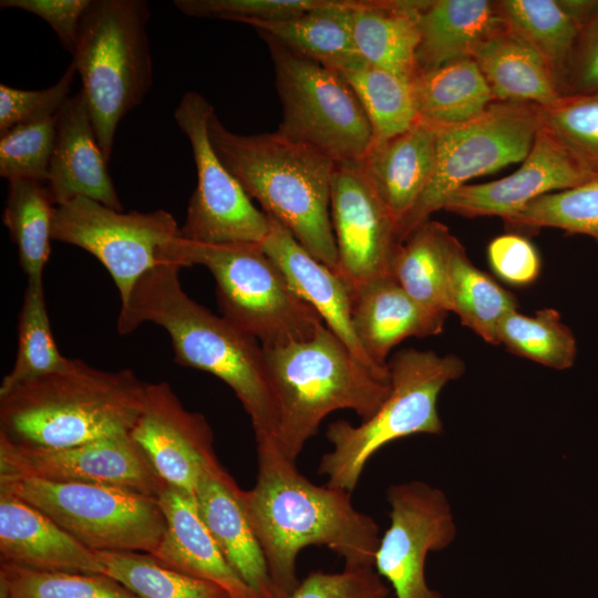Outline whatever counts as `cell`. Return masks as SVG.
Returning a JSON list of instances; mask_svg holds the SVG:
<instances>
[{"mask_svg":"<svg viewBox=\"0 0 598 598\" xmlns=\"http://www.w3.org/2000/svg\"><path fill=\"white\" fill-rule=\"evenodd\" d=\"M330 217L338 251L337 272L353 288L392 277L401 244L398 224L360 164H336Z\"/></svg>","mask_w":598,"mask_h":598,"instance_id":"16","label":"cell"},{"mask_svg":"<svg viewBox=\"0 0 598 598\" xmlns=\"http://www.w3.org/2000/svg\"><path fill=\"white\" fill-rule=\"evenodd\" d=\"M264 355L277 413L272 440L293 463L331 412L352 410L365 421L391 390L390 379L360 362L326 324L307 340L264 348Z\"/></svg>","mask_w":598,"mask_h":598,"instance_id":"5","label":"cell"},{"mask_svg":"<svg viewBox=\"0 0 598 598\" xmlns=\"http://www.w3.org/2000/svg\"><path fill=\"white\" fill-rule=\"evenodd\" d=\"M166 532L152 556L186 575L212 581L231 598H260L225 559L202 519L195 497L166 485L158 495Z\"/></svg>","mask_w":598,"mask_h":598,"instance_id":"23","label":"cell"},{"mask_svg":"<svg viewBox=\"0 0 598 598\" xmlns=\"http://www.w3.org/2000/svg\"><path fill=\"white\" fill-rule=\"evenodd\" d=\"M563 9L582 29L598 17V0H558Z\"/></svg>","mask_w":598,"mask_h":598,"instance_id":"49","label":"cell"},{"mask_svg":"<svg viewBox=\"0 0 598 598\" xmlns=\"http://www.w3.org/2000/svg\"><path fill=\"white\" fill-rule=\"evenodd\" d=\"M275 69L282 120L277 133L336 164H360L374 136L370 121L347 80L336 70L260 34Z\"/></svg>","mask_w":598,"mask_h":598,"instance_id":"9","label":"cell"},{"mask_svg":"<svg viewBox=\"0 0 598 598\" xmlns=\"http://www.w3.org/2000/svg\"><path fill=\"white\" fill-rule=\"evenodd\" d=\"M456 238L439 221L426 220L400 244L391 276L424 308L446 318L450 262Z\"/></svg>","mask_w":598,"mask_h":598,"instance_id":"29","label":"cell"},{"mask_svg":"<svg viewBox=\"0 0 598 598\" xmlns=\"http://www.w3.org/2000/svg\"><path fill=\"white\" fill-rule=\"evenodd\" d=\"M55 207L45 183L33 179L9 182L3 224L18 247L28 282H43L44 266L51 254Z\"/></svg>","mask_w":598,"mask_h":598,"instance_id":"34","label":"cell"},{"mask_svg":"<svg viewBox=\"0 0 598 598\" xmlns=\"http://www.w3.org/2000/svg\"><path fill=\"white\" fill-rule=\"evenodd\" d=\"M146 383L131 369L104 371L73 359L63 371L21 382L0 395V434L62 448L131 433Z\"/></svg>","mask_w":598,"mask_h":598,"instance_id":"3","label":"cell"},{"mask_svg":"<svg viewBox=\"0 0 598 598\" xmlns=\"http://www.w3.org/2000/svg\"><path fill=\"white\" fill-rule=\"evenodd\" d=\"M423 0H355L352 35L368 63L414 81L419 74L417 18Z\"/></svg>","mask_w":598,"mask_h":598,"instance_id":"27","label":"cell"},{"mask_svg":"<svg viewBox=\"0 0 598 598\" xmlns=\"http://www.w3.org/2000/svg\"><path fill=\"white\" fill-rule=\"evenodd\" d=\"M240 487L226 470L203 475L195 495L198 512L230 567L260 598H282L239 501Z\"/></svg>","mask_w":598,"mask_h":598,"instance_id":"24","label":"cell"},{"mask_svg":"<svg viewBox=\"0 0 598 598\" xmlns=\"http://www.w3.org/2000/svg\"><path fill=\"white\" fill-rule=\"evenodd\" d=\"M72 362L60 353L54 341L43 282H28L19 317L17 357L2 379L0 395L27 380L66 370Z\"/></svg>","mask_w":598,"mask_h":598,"instance_id":"37","label":"cell"},{"mask_svg":"<svg viewBox=\"0 0 598 598\" xmlns=\"http://www.w3.org/2000/svg\"><path fill=\"white\" fill-rule=\"evenodd\" d=\"M131 436L168 485L193 497L204 474L225 470L208 422L186 410L167 382L146 383L143 411Z\"/></svg>","mask_w":598,"mask_h":598,"instance_id":"17","label":"cell"},{"mask_svg":"<svg viewBox=\"0 0 598 598\" xmlns=\"http://www.w3.org/2000/svg\"><path fill=\"white\" fill-rule=\"evenodd\" d=\"M560 89L563 95L598 91V17L580 30Z\"/></svg>","mask_w":598,"mask_h":598,"instance_id":"48","label":"cell"},{"mask_svg":"<svg viewBox=\"0 0 598 598\" xmlns=\"http://www.w3.org/2000/svg\"><path fill=\"white\" fill-rule=\"evenodd\" d=\"M498 341L514 354L555 370L569 369L577 355L573 331L553 308L533 316L509 312L499 324Z\"/></svg>","mask_w":598,"mask_h":598,"instance_id":"38","label":"cell"},{"mask_svg":"<svg viewBox=\"0 0 598 598\" xmlns=\"http://www.w3.org/2000/svg\"><path fill=\"white\" fill-rule=\"evenodd\" d=\"M76 70L71 63L59 81L43 90H20L0 84V135L10 128L55 116L65 101Z\"/></svg>","mask_w":598,"mask_h":598,"instance_id":"44","label":"cell"},{"mask_svg":"<svg viewBox=\"0 0 598 598\" xmlns=\"http://www.w3.org/2000/svg\"><path fill=\"white\" fill-rule=\"evenodd\" d=\"M0 478L100 483L154 497L168 485L131 433L62 448L20 444L0 434Z\"/></svg>","mask_w":598,"mask_h":598,"instance_id":"15","label":"cell"},{"mask_svg":"<svg viewBox=\"0 0 598 598\" xmlns=\"http://www.w3.org/2000/svg\"><path fill=\"white\" fill-rule=\"evenodd\" d=\"M327 0H175L185 16L235 22L274 21L298 17Z\"/></svg>","mask_w":598,"mask_h":598,"instance_id":"43","label":"cell"},{"mask_svg":"<svg viewBox=\"0 0 598 598\" xmlns=\"http://www.w3.org/2000/svg\"><path fill=\"white\" fill-rule=\"evenodd\" d=\"M487 259L493 271L511 285H529L540 274L537 249L520 235L504 234L495 237L488 244Z\"/></svg>","mask_w":598,"mask_h":598,"instance_id":"46","label":"cell"},{"mask_svg":"<svg viewBox=\"0 0 598 598\" xmlns=\"http://www.w3.org/2000/svg\"><path fill=\"white\" fill-rule=\"evenodd\" d=\"M495 4L506 29L544 59L560 89L580 27L558 0H498Z\"/></svg>","mask_w":598,"mask_h":598,"instance_id":"35","label":"cell"},{"mask_svg":"<svg viewBox=\"0 0 598 598\" xmlns=\"http://www.w3.org/2000/svg\"><path fill=\"white\" fill-rule=\"evenodd\" d=\"M471 58L483 73L495 101L554 105L563 96L544 59L506 27L473 50Z\"/></svg>","mask_w":598,"mask_h":598,"instance_id":"28","label":"cell"},{"mask_svg":"<svg viewBox=\"0 0 598 598\" xmlns=\"http://www.w3.org/2000/svg\"><path fill=\"white\" fill-rule=\"evenodd\" d=\"M161 262L206 267L221 316L264 348L307 340L324 324L261 245L199 244L179 235L162 249Z\"/></svg>","mask_w":598,"mask_h":598,"instance_id":"6","label":"cell"},{"mask_svg":"<svg viewBox=\"0 0 598 598\" xmlns=\"http://www.w3.org/2000/svg\"><path fill=\"white\" fill-rule=\"evenodd\" d=\"M0 492L41 511L94 551L154 554L166 532L158 498L100 483L0 478Z\"/></svg>","mask_w":598,"mask_h":598,"instance_id":"10","label":"cell"},{"mask_svg":"<svg viewBox=\"0 0 598 598\" xmlns=\"http://www.w3.org/2000/svg\"><path fill=\"white\" fill-rule=\"evenodd\" d=\"M540 124L591 176H598V91L540 107Z\"/></svg>","mask_w":598,"mask_h":598,"instance_id":"41","label":"cell"},{"mask_svg":"<svg viewBox=\"0 0 598 598\" xmlns=\"http://www.w3.org/2000/svg\"><path fill=\"white\" fill-rule=\"evenodd\" d=\"M385 580L374 567H344L339 573L316 570L302 579L288 598H386Z\"/></svg>","mask_w":598,"mask_h":598,"instance_id":"45","label":"cell"},{"mask_svg":"<svg viewBox=\"0 0 598 598\" xmlns=\"http://www.w3.org/2000/svg\"><path fill=\"white\" fill-rule=\"evenodd\" d=\"M436 128L419 118L409 130L373 142L361 163L368 181L400 228L425 190L434 168Z\"/></svg>","mask_w":598,"mask_h":598,"instance_id":"25","label":"cell"},{"mask_svg":"<svg viewBox=\"0 0 598 598\" xmlns=\"http://www.w3.org/2000/svg\"><path fill=\"white\" fill-rule=\"evenodd\" d=\"M269 217L264 251L281 269L292 289L320 316L329 328L363 364L382 378L390 370L378 368L357 339L352 324V298L348 283L316 259L280 223Z\"/></svg>","mask_w":598,"mask_h":598,"instance_id":"20","label":"cell"},{"mask_svg":"<svg viewBox=\"0 0 598 598\" xmlns=\"http://www.w3.org/2000/svg\"><path fill=\"white\" fill-rule=\"evenodd\" d=\"M0 563L44 571L103 574L96 551L24 501L0 492Z\"/></svg>","mask_w":598,"mask_h":598,"instance_id":"21","label":"cell"},{"mask_svg":"<svg viewBox=\"0 0 598 598\" xmlns=\"http://www.w3.org/2000/svg\"><path fill=\"white\" fill-rule=\"evenodd\" d=\"M207 131L216 154L247 195L316 259L337 272L338 251L330 217L336 163L277 132L234 133L215 112Z\"/></svg>","mask_w":598,"mask_h":598,"instance_id":"4","label":"cell"},{"mask_svg":"<svg viewBox=\"0 0 598 598\" xmlns=\"http://www.w3.org/2000/svg\"><path fill=\"white\" fill-rule=\"evenodd\" d=\"M100 147L84 93L70 96L56 114L48 189L55 206L76 197L123 210Z\"/></svg>","mask_w":598,"mask_h":598,"instance_id":"19","label":"cell"},{"mask_svg":"<svg viewBox=\"0 0 598 598\" xmlns=\"http://www.w3.org/2000/svg\"><path fill=\"white\" fill-rule=\"evenodd\" d=\"M413 89L419 118L435 126L470 122L495 102L483 73L470 56L420 72Z\"/></svg>","mask_w":598,"mask_h":598,"instance_id":"31","label":"cell"},{"mask_svg":"<svg viewBox=\"0 0 598 598\" xmlns=\"http://www.w3.org/2000/svg\"><path fill=\"white\" fill-rule=\"evenodd\" d=\"M104 575L140 598H231L220 586L169 568L151 554L96 551Z\"/></svg>","mask_w":598,"mask_h":598,"instance_id":"36","label":"cell"},{"mask_svg":"<svg viewBox=\"0 0 598 598\" xmlns=\"http://www.w3.org/2000/svg\"><path fill=\"white\" fill-rule=\"evenodd\" d=\"M540 126V106L498 101L470 122L435 126L432 176L399 228L401 243L433 213L443 209L446 200L471 179L523 162Z\"/></svg>","mask_w":598,"mask_h":598,"instance_id":"11","label":"cell"},{"mask_svg":"<svg viewBox=\"0 0 598 598\" xmlns=\"http://www.w3.org/2000/svg\"><path fill=\"white\" fill-rule=\"evenodd\" d=\"M145 0H91L72 53L92 124L105 159H111L121 121L153 85Z\"/></svg>","mask_w":598,"mask_h":598,"instance_id":"7","label":"cell"},{"mask_svg":"<svg viewBox=\"0 0 598 598\" xmlns=\"http://www.w3.org/2000/svg\"><path fill=\"white\" fill-rule=\"evenodd\" d=\"M56 115L14 126L0 135V176L48 182Z\"/></svg>","mask_w":598,"mask_h":598,"instance_id":"42","label":"cell"},{"mask_svg":"<svg viewBox=\"0 0 598 598\" xmlns=\"http://www.w3.org/2000/svg\"><path fill=\"white\" fill-rule=\"evenodd\" d=\"M214 112L195 91L186 92L174 111L178 127L189 141L197 174L179 235L199 244L261 245L269 233V217L252 204L216 154L207 131Z\"/></svg>","mask_w":598,"mask_h":598,"instance_id":"13","label":"cell"},{"mask_svg":"<svg viewBox=\"0 0 598 598\" xmlns=\"http://www.w3.org/2000/svg\"><path fill=\"white\" fill-rule=\"evenodd\" d=\"M0 598H140L103 574L44 571L0 563Z\"/></svg>","mask_w":598,"mask_h":598,"instance_id":"39","label":"cell"},{"mask_svg":"<svg viewBox=\"0 0 598 598\" xmlns=\"http://www.w3.org/2000/svg\"><path fill=\"white\" fill-rule=\"evenodd\" d=\"M256 444V483L250 489L240 488L238 497L282 598L300 582L297 558L308 546L330 549L348 568L373 567L379 526L353 506L351 493L309 481L272 437Z\"/></svg>","mask_w":598,"mask_h":598,"instance_id":"1","label":"cell"},{"mask_svg":"<svg viewBox=\"0 0 598 598\" xmlns=\"http://www.w3.org/2000/svg\"><path fill=\"white\" fill-rule=\"evenodd\" d=\"M354 2L327 0L323 6L291 19L248 21L246 24L298 54L338 70L360 56L352 35Z\"/></svg>","mask_w":598,"mask_h":598,"instance_id":"30","label":"cell"},{"mask_svg":"<svg viewBox=\"0 0 598 598\" xmlns=\"http://www.w3.org/2000/svg\"><path fill=\"white\" fill-rule=\"evenodd\" d=\"M91 0H1L4 9H20L44 20L56 34L61 45L74 51L80 23Z\"/></svg>","mask_w":598,"mask_h":598,"instance_id":"47","label":"cell"},{"mask_svg":"<svg viewBox=\"0 0 598 598\" xmlns=\"http://www.w3.org/2000/svg\"><path fill=\"white\" fill-rule=\"evenodd\" d=\"M181 228L164 209L123 213L86 197L55 207L52 239L93 255L111 275L127 306L141 277L161 262L162 249Z\"/></svg>","mask_w":598,"mask_h":598,"instance_id":"12","label":"cell"},{"mask_svg":"<svg viewBox=\"0 0 598 598\" xmlns=\"http://www.w3.org/2000/svg\"><path fill=\"white\" fill-rule=\"evenodd\" d=\"M448 299L462 324L491 344H499V324L517 309L515 297L478 269L457 239L450 262Z\"/></svg>","mask_w":598,"mask_h":598,"instance_id":"33","label":"cell"},{"mask_svg":"<svg viewBox=\"0 0 598 598\" xmlns=\"http://www.w3.org/2000/svg\"><path fill=\"white\" fill-rule=\"evenodd\" d=\"M391 390L379 410L359 425L346 420L329 424L331 450L322 455L318 473L327 484L352 493L369 460L383 446L414 434H441L437 400L443 388L465 371L455 354L405 349L389 361Z\"/></svg>","mask_w":598,"mask_h":598,"instance_id":"8","label":"cell"},{"mask_svg":"<svg viewBox=\"0 0 598 598\" xmlns=\"http://www.w3.org/2000/svg\"><path fill=\"white\" fill-rule=\"evenodd\" d=\"M179 269L159 264L140 278L127 306L120 309L118 333L130 334L144 322L165 329L174 361L224 381L247 412L256 443L274 437L277 413L262 346L193 300L182 287Z\"/></svg>","mask_w":598,"mask_h":598,"instance_id":"2","label":"cell"},{"mask_svg":"<svg viewBox=\"0 0 598 598\" xmlns=\"http://www.w3.org/2000/svg\"><path fill=\"white\" fill-rule=\"evenodd\" d=\"M592 177L540 126L518 169L493 182L461 187L443 209L465 217L497 216L507 221L534 199L578 186Z\"/></svg>","mask_w":598,"mask_h":598,"instance_id":"18","label":"cell"},{"mask_svg":"<svg viewBox=\"0 0 598 598\" xmlns=\"http://www.w3.org/2000/svg\"><path fill=\"white\" fill-rule=\"evenodd\" d=\"M506 223L515 227L558 228L598 241V176L534 199Z\"/></svg>","mask_w":598,"mask_h":598,"instance_id":"40","label":"cell"},{"mask_svg":"<svg viewBox=\"0 0 598 598\" xmlns=\"http://www.w3.org/2000/svg\"><path fill=\"white\" fill-rule=\"evenodd\" d=\"M390 526L381 536L373 567L395 598H443L425 579L427 554L446 548L456 534L450 504L420 481L389 486Z\"/></svg>","mask_w":598,"mask_h":598,"instance_id":"14","label":"cell"},{"mask_svg":"<svg viewBox=\"0 0 598 598\" xmlns=\"http://www.w3.org/2000/svg\"><path fill=\"white\" fill-rule=\"evenodd\" d=\"M336 71L359 99L370 121L374 142L399 135L419 120L412 81L370 64L361 56Z\"/></svg>","mask_w":598,"mask_h":598,"instance_id":"32","label":"cell"},{"mask_svg":"<svg viewBox=\"0 0 598 598\" xmlns=\"http://www.w3.org/2000/svg\"><path fill=\"white\" fill-rule=\"evenodd\" d=\"M350 290L357 339L370 360L382 370H389L388 355L404 339L443 331L446 318L417 303L392 277Z\"/></svg>","mask_w":598,"mask_h":598,"instance_id":"22","label":"cell"},{"mask_svg":"<svg viewBox=\"0 0 598 598\" xmlns=\"http://www.w3.org/2000/svg\"><path fill=\"white\" fill-rule=\"evenodd\" d=\"M495 1L423 0L419 12V73L471 58L475 47L504 29Z\"/></svg>","mask_w":598,"mask_h":598,"instance_id":"26","label":"cell"}]
</instances>
